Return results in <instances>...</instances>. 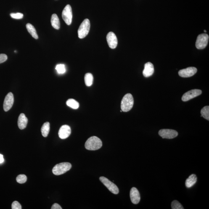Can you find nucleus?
I'll return each instance as SVG.
<instances>
[{
    "instance_id": "nucleus-1",
    "label": "nucleus",
    "mask_w": 209,
    "mask_h": 209,
    "mask_svg": "<svg viewBox=\"0 0 209 209\" xmlns=\"http://www.w3.org/2000/svg\"><path fill=\"white\" fill-rule=\"evenodd\" d=\"M102 141L96 136H92L88 139L85 144V147L89 150H96L102 147Z\"/></svg>"
},
{
    "instance_id": "nucleus-2",
    "label": "nucleus",
    "mask_w": 209,
    "mask_h": 209,
    "mask_svg": "<svg viewBox=\"0 0 209 209\" xmlns=\"http://www.w3.org/2000/svg\"><path fill=\"white\" fill-rule=\"evenodd\" d=\"M134 103V99L132 95L130 94L125 95L121 101V109L122 111H129L132 108Z\"/></svg>"
},
{
    "instance_id": "nucleus-3",
    "label": "nucleus",
    "mask_w": 209,
    "mask_h": 209,
    "mask_svg": "<svg viewBox=\"0 0 209 209\" xmlns=\"http://www.w3.org/2000/svg\"><path fill=\"white\" fill-rule=\"evenodd\" d=\"M71 167V164L68 162H63L57 164L53 168L52 173L56 176H59L66 173L70 169Z\"/></svg>"
},
{
    "instance_id": "nucleus-4",
    "label": "nucleus",
    "mask_w": 209,
    "mask_h": 209,
    "mask_svg": "<svg viewBox=\"0 0 209 209\" xmlns=\"http://www.w3.org/2000/svg\"><path fill=\"white\" fill-rule=\"evenodd\" d=\"M90 27V20L88 19H85L80 25L78 30L79 38H83L88 35Z\"/></svg>"
},
{
    "instance_id": "nucleus-5",
    "label": "nucleus",
    "mask_w": 209,
    "mask_h": 209,
    "mask_svg": "<svg viewBox=\"0 0 209 209\" xmlns=\"http://www.w3.org/2000/svg\"><path fill=\"white\" fill-rule=\"evenodd\" d=\"M209 36L207 34L203 33L198 35L196 43V47L198 49H205L208 45Z\"/></svg>"
},
{
    "instance_id": "nucleus-6",
    "label": "nucleus",
    "mask_w": 209,
    "mask_h": 209,
    "mask_svg": "<svg viewBox=\"0 0 209 209\" xmlns=\"http://www.w3.org/2000/svg\"><path fill=\"white\" fill-rule=\"evenodd\" d=\"M62 17L67 25H70L71 24L73 13L71 6L70 5H67L63 10Z\"/></svg>"
},
{
    "instance_id": "nucleus-7",
    "label": "nucleus",
    "mask_w": 209,
    "mask_h": 209,
    "mask_svg": "<svg viewBox=\"0 0 209 209\" xmlns=\"http://www.w3.org/2000/svg\"><path fill=\"white\" fill-rule=\"evenodd\" d=\"M100 180L112 193L115 194L119 193V189L118 187L115 184L109 181L108 178L104 177H100Z\"/></svg>"
},
{
    "instance_id": "nucleus-8",
    "label": "nucleus",
    "mask_w": 209,
    "mask_h": 209,
    "mask_svg": "<svg viewBox=\"0 0 209 209\" xmlns=\"http://www.w3.org/2000/svg\"><path fill=\"white\" fill-rule=\"evenodd\" d=\"M158 134L161 137L166 139H172L177 136V132L170 129H162L159 131Z\"/></svg>"
},
{
    "instance_id": "nucleus-9",
    "label": "nucleus",
    "mask_w": 209,
    "mask_h": 209,
    "mask_svg": "<svg viewBox=\"0 0 209 209\" xmlns=\"http://www.w3.org/2000/svg\"><path fill=\"white\" fill-rule=\"evenodd\" d=\"M202 94V91L198 89H194L185 93L182 97V100L184 102H187V101L193 99V98L200 95Z\"/></svg>"
},
{
    "instance_id": "nucleus-10",
    "label": "nucleus",
    "mask_w": 209,
    "mask_h": 209,
    "mask_svg": "<svg viewBox=\"0 0 209 209\" xmlns=\"http://www.w3.org/2000/svg\"><path fill=\"white\" fill-rule=\"evenodd\" d=\"M14 102L13 95L11 92H9L5 98L3 108L5 112H7L12 108Z\"/></svg>"
},
{
    "instance_id": "nucleus-11",
    "label": "nucleus",
    "mask_w": 209,
    "mask_h": 209,
    "mask_svg": "<svg viewBox=\"0 0 209 209\" xmlns=\"http://www.w3.org/2000/svg\"><path fill=\"white\" fill-rule=\"evenodd\" d=\"M197 69L195 67H189L180 70L178 75L183 78H189L194 75L197 73Z\"/></svg>"
},
{
    "instance_id": "nucleus-12",
    "label": "nucleus",
    "mask_w": 209,
    "mask_h": 209,
    "mask_svg": "<svg viewBox=\"0 0 209 209\" xmlns=\"http://www.w3.org/2000/svg\"><path fill=\"white\" fill-rule=\"evenodd\" d=\"M107 41L109 47L111 49H114L117 47L118 41L116 36L113 32H110L107 36Z\"/></svg>"
},
{
    "instance_id": "nucleus-13",
    "label": "nucleus",
    "mask_w": 209,
    "mask_h": 209,
    "mask_svg": "<svg viewBox=\"0 0 209 209\" xmlns=\"http://www.w3.org/2000/svg\"><path fill=\"white\" fill-rule=\"evenodd\" d=\"M71 133V129L68 125H64L61 127L58 134L61 139H65L70 136Z\"/></svg>"
},
{
    "instance_id": "nucleus-14",
    "label": "nucleus",
    "mask_w": 209,
    "mask_h": 209,
    "mask_svg": "<svg viewBox=\"0 0 209 209\" xmlns=\"http://www.w3.org/2000/svg\"><path fill=\"white\" fill-rule=\"evenodd\" d=\"M130 197L131 202L134 204H138L140 200V196L138 190L135 187H133L130 192Z\"/></svg>"
},
{
    "instance_id": "nucleus-15",
    "label": "nucleus",
    "mask_w": 209,
    "mask_h": 209,
    "mask_svg": "<svg viewBox=\"0 0 209 209\" xmlns=\"http://www.w3.org/2000/svg\"><path fill=\"white\" fill-rule=\"evenodd\" d=\"M154 72V67L152 63L148 62L144 65V69L143 74L144 76L146 78L150 77L153 75Z\"/></svg>"
},
{
    "instance_id": "nucleus-16",
    "label": "nucleus",
    "mask_w": 209,
    "mask_h": 209,
    "mask_svg": "<svg viewBox=\"0 0 209 209\" xmlns=\"http://www.w3.org/2000/svg\"><path fill=\"white\" fill-rule=\"evenodd\" d=\"M28 121V119L26 117L25 114H21L18 117L17 122L19 128L21 130L24 129L26 128Z\"/></svg>"
},
{
    "instance_id": "nucleus-17",
    "label": "nucleus",
    "mask_w": 209,
    "mask_h": 209,
    "mask_svg": "<svg viewBox=\"0 0 209 209\" xmlns=\"http://www.w3.org/2000/svg\"><path fill=\"white\" fill-rule=\"evenodd\" d=\"M51 23L53 28L56 30L59 29L60 28V22L57 14H52L51 19Z\"/></svg>"
},
{
    "instance_id": "nucleus-18",
    "label": "nucleus",
    "mask_w": 209,
    "mask_h": 209,
    "mask_svg": "<svg viewBox=\"0 0 209 209\" xmlns=\"http://www.w3.org/2000/svg\"><path fill=\"white\" fill-rule=\"evenodd\" d=\"M197 178L195 174H192L186 179V186L187 188H190L193 186L197 182Z\"/></svg>"
},
{
    "instance_id": "nucleus-19",
    "label": "nucleus",
    "mask_w": 209,
    "mask_h": 209,
    "mask_svg": "<svg viewBox=\"0 0 209 209\" xmlns=\"http://www.w3.org/2000/svg\"><path fill=\"white\" fill-rule=\"evenodd\" d=\"M26 28L29 33H30V34L32 35L33 37L36 39H38V37L37 34L36 29H35L33 26L31 24L27 23L26 25Z\"/></svg>"
},
{
    "instance_id": "nucleus-20",
    "label": "nucleus",
    "mask_w": 209,
    "mask_h": 209,
    "mask_svg": "<svg viewBox=\"0 0 209 209\" xmlns=\"http://www.w3.org/2000/svg\"><path fill=\"white\" fill-rule=\"evenodd\" d=\"M50 129V124L49 122L44 123L41 128V133L44 137H46L49 134Z\"/></svg>"
},
{
    "instance_id": "nucleus-21",
    "label": "nucleus",
    "mask_w": 209,
    "mask_h": 209,
    "mask_svg": "<svg viewBox=\"0 0 209 209\" xmlns=\"http://www.w3.org/2000/svg\"><path fill=\"white\" fill-rule=\"evenodd\" d=\"M94 81V77L91 73H86L85 76V84L87 86H91Z\"/></svg>"
},
{
    "instance_id": "nucleus-22",
    "label": "nucleus",
    "mask_w": 209,
    "mask_h": 209,
    "mask_svg": "<svg viewBox=\"0 0 209 209\" xmlns=\"http://www.w3.org/2000/svg\"><path fill=\"white\" fill-rule=\"evenodd\" d=\"M66 104L69 107L74 109H78L80 106L79 103L73 99L68 100L66 102Z\"/></svg>"
},
{
    "instance_id": "nucleus-23",
    "label": "nucleus",
    "mask_w": 209,
    "mask_h": 209,
    "mask_svg": "<svg viewBox=\"0 0 209 209\" xmlns=\"http://www.w3.org/2000/svg\"><path fill=\"white\" fill-rule=\"evenodd\" d=\"M201 113L203 118L208 120H209V107L208 106L204 107L201 111Z\"/></svg>"
},
{
    "instance_id": "nucleus-24",
    "label": "nucleus",
    "mask_w": 209,
    "mask_h": 209,
    "mask_svg": "<svg viewBox=\"0 0 209 209\" xmlns=\"http://www.w3.org/2000/svg\"><path fill=\"white\" fill-rule=\"evenodd\" d=\"M56 69L57 73L60 74H64L66 71L65 66L63 64H58L56 66Z\"/></svg>"
},
{
    "instance_id": "nucleus-25",
    "label": "nucleus",
    "mask_w": 209,
    "mask_h": 209,
    "mask_svg": "<svg viewBox=\"0 0 209 209\" xmlns=\"http://www.w3.org/2000/svg\"><path fill=\"white\" fill-rule=\"evenodd\" d=\"M172 208L173 209H184L182 206L177 201L174 200L172 202Z\"/></svg>"
},
{
    "instance_id": "nucleus-26",
    "label": "nucleus",
    "mask_w": 209,
    "mask_h": 209,
    "mask_svg": "<svg viewBox=\"0 0 209 209\" xmlns=\"http://www.w3.org/2000/svg\"><path fill=\"white\" fill-rule=\"evenodd\" d=\"M17 181L20 184H23L26 182L27 177L24 174H20L17 176Z\"/></svg>"
},
{
    "instance_id": "nucleus-27",
    "label": "nucleus",
    "mask_w": 209,
    "mask_h": 209,
    "mask_svg": "<svg viewBox=\"0 0 209 209\" xmlns=\"http://www.w3.org/2000/svg\"><path fill=\"white\" fill-rule=\"evenodd\" d=\"M10 16L12 18L15 19H21L23 18V14L22 13H12L10 14Z\"/></svg>"
},
{
    "instance_id": "nucleus-28",
    "label": "nucleus",
    "mask_w": 209,
    "mask_h": 209,
    "mask_svg": "<svg viewBox=\"0 0 209 209\" xmlns=\"http://www.w3.org/2000/svg\"><path fill=\"white\" fill-rule=\"evenodd\" d=\"M20 204L17 201H14L12 204V209H22Z\"/></svg>"
},
{
    "instance_id": "nucleus-29",
    "label": "nucleus",
    "mask_w": 209,
    "mask_h": 209,
    "mask_svg": "<svg viewBox=\"0 0 209 209\" xmlns=\"http://www.w3.org/2000/svg\"><path fill=\"white\" fill-rule=\"evenodd\" d=\"M7 59V56L5 54H0V64L5 62Z\"/></svg>"
},
{
    "instance_id": "nucleus-30",
    "label": "nucleus",
    "mask_w": 209,
    "mask_h": 209,
    "mask_svg": "<svg viewBox=\"0 0 209 209\" xmlns=\"http://www.w3.org/2000/svg\"><path fill=\"white\" fill-rule=\"evenodd\" d=\"M52 209H62L60 205L57 203H55L52 205Z\"/></svg>"
},
{
    "instance_id": "nucleus-31",
    "label": "nucleus",
    "mask_w": 209,
    "mask_h": 209,
    "mask_svg": "<svg viewBox=\"0 0 209 209\" xmlns=\"http://www.w3.org/2000/svg\"><path fill=\"white\" fill-rule=\"evenodd\" d=\"M4 161V158H3V155L0 154V163H3Z\"/></svg>"
},
{
    "instance_id": "nucleus-32",
    "label": "nucleus",
    "mask_w": 209,
    "mask_h": 209,
    "mask_svg": "<svg viewBox=\"0 0 209 209\" xmlns=\"http://www.w3.org/2000/svg\"><path fill=\"white\" fill-rule=\"evenodd\" d=\"M204 32H207V31H206V30H204Z\"/></svg>"
}]
</instances>
